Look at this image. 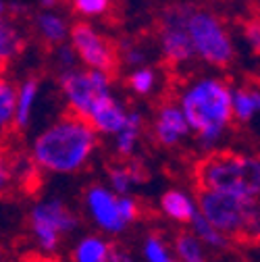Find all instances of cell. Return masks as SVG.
Masks as SVG:
<instances>
[{"label":"cell","mask_w":260,"mask_h":262,"mask_svg":"<svg viewBox=\"0 0 260 262\" xmlns=\"http://www.w3.org/2000/svg\"><path fill=\"white\" fill-rule=\"evenodd\" d=\"M17 104H19L17 88L11 81L3 79V83H0V121H3V127H7L11 121L15 123Z\"/></svg>","instance_id":"20"},{"label":"cell","mask_w":260,"mask_h":262,"mask_svg":"<svg viewBox=\"0 0 260 262\" xmlns=\"http://www.w3.org/2000/svg\"><path fill=\"white\" fill-rule=\"evenodd\" d=\"M109 179H111L113 191H115L117 195H127L129 189H132V185L136 183L129 165H125V167H113V169L109 171Z\"/></svg>","instance_id":"24"},{"label":"cell","mask_w":260,"mask_h":262,"mask_svg":"<svg viewBox=\"0 0 260 262\" xmlns=\"http://www.w3.org/2000/svg\"><path fill=\"white\" fill-rule=\"evenodd\" d=\"M3 262H11V260H3ZM13 262H15V260H13Z\"/></svg>","instance_id":"35"},{"label":"cell","mask_w":260,"mask_h":262,"mask_svg":"<svg viewBox=\"0 0 260 262\" xmlns=\"http://www.w3.org/2000/svg\"><path fill=\"white\" fill-rule=\"evenodd\" d=\"M109 262H138V260L134 256H129L125 250H121L119 246H113L111 256H109Z\"/></svg>","instance_id":"30"},{"label":"cell","mask_w":260,"mask_h":262,"mask_svg":"<svg viewBox=\"0 0 260 262\" xmlns=\"http://www.w3.org/2000/svg\"><path fill=\"white\" fill-rule=\"evenodd\" d=\"M23 42H21V36L17 34V29L11 27L7 21L0 27V52H3V64H7V60L15 54H19Z\"/></svg>","instance_id":"23"},{"label":"cell","mask_w":260,"mask_h":262,"mask_svg":"<svg viewBox=\"0 0 260 262\" xmlns=\"http://www.w3.org/2000/svg\"><path fill=\"white\" fill-rule=\"evenodd\" d=\"M258 200L252 198H240L233 193L225 191H212L204 187H196V204L198 210L231 239L244 237V231L248 227L250 214L254 210V204Z\"/></svg>","instance_id":"4"},{"label":"cell","mask_w":260,"mask_h":262,"mask_svg":"<svg viewBox=\"0 0 260 262\" xmlns=\"http://www.w3.org/2000/svg\"><path fill=\"white\" fill-rule=\"evenodd\" d=\"M119 206H121V214L127 221V225L138 219L140 208H138V202L134 198H129V195H119Z\"/></svg>","instance_id":"28"},{"label":"cell","mask_w":260,"mask_h":262,"mask_svg":"<svg viewBox=\"0 0 260 262\" xmlns=\"http://www.w3.org/2000/svg\"><path fill=\"white\" fill-rule=\"evenodd\" d=\"M244 31H246V38H248L252 50L260 54V17L250 19V21L246 23V29H244Z\"/></svg>","instance_id":"29"},{"label":"cell","mask_w":260,"mask_h":262,"mask_svg":"<svg viewBox=\"0 0 260 262\" xmlns=\"http://www.w3.org/2000/svg\"><path fill=\"white\" fill-rule=\"evenodd\" d=\"M111 75L102 69H90V71H73L67 69L60 75V88L69 100L71 111L79 113L88 119V113L92 104L98 100L100 96L109 94Z\"/></svg>","instance_id":"7"},{"label":"cell","mask_w":260,"mask_h":262,"mask_svg":"<svg viewBox=\"0 0 260 262\" xmlns=\"http://www.w3.org/2000/svg\"><path fill=\"white\" fill-rule=\"evenodd\" d=\"M71 42L79 58L92 69H102L111 77L115 75L119 60H117V50L115 46L102 38L94 27L88 23H75L71 27Z\"/></svg>","instance_id":"9"},{"label":"cell","mask_w":260,"mask_h":262,"mask_svg":"<svg viewBox=\"0 0 260 262\" xmlns=\"http://www.w3.org/2000/svg\"><path fill=\"white\" fill-rule=\"evenodd\" d=\"M23 262H60L58 258H52V256H29V258H25Z\"/></svg>","instance_id":"32"},{"label":"cell","mask_w":260,"mask_h":262,"mask_svg":"<svg viewBox=\"0 0 260 262\" xmlns=\"http://www.w3.org/2000/svg\"><path fill=\"white\" fill-rule=\"evenodd\" d=\"M127 113L111 94H104L96 100L88 113V121L100 134H119L127 123Z\"/></svg>","instance_id":"12"},{"label":"cell","mask_w":260,"mask_h":262,"mask_svg":"<svg viewBox=\"0 0 260 262\" xmlns=\"http://www.w3.org/2000/svg\"><path fill=\"white\" fill-rule=\"evenodd\" d=\"M191 13H193V9L181 5V7L169 9L162 15L160 46H162V52H165V58L171 64L185 62L198 54L196 46L191 42L189 31H187V21H189Z\"/></svg>","instance_id":"8"},{"label":"cell","mask_w":260,"mask_h":262,"mask_svg":"<svg viewBox=\"0 0 260 262\" xmlns=\"http://www.w3.org/2000/svg\"><path fill=\"white\" fill-rule=\"evenodd\" d=\"M196 187L260 198V156L233 150H212L193 167Z\"/></svg>","instance_id":"2"},{"label":"cell","mask_w":260,"mask_h":262,"mask_svg":"<svg viewBox=\"0 0 260 262\" xmlns=\"http://www.w3.org/2000/svg\"><path fill=\"white\" fill-rule=\"evenodd\" d=\"M96 148L94 125L75 111L62 115L34 142V162L52 173L79 171Z\"/></svg>","instance_id":"1"},{"label":"cell","mask_w":260,"mask_h":262,"mask_svg":"<svg viewBox=\"0 0 260 262\" xmlns=\"http://www.w3.org/2000/svg\"><path fill=\"white\" fill-rule=\"evenodd\" d=\"M85 206L90 210V216L100 229L106 233H121L127 227V221L121 214L119 195L115 191H109L102 185H92L85 193Z\"/></svg>","instance_id":"10"},{"label":"cell","mask_w":260,"mask_h":262,"mask_svg":"<svg viewBox=\"0 0 260 262\" xmlns=\"http://www.w3.org/2000/svg\"><path fill=\"white\" fill-rule=\"evenodd\" d=\"M129 85H132V90L138 94H148L154 88V71L146 69V67L134 71L132 77H129Z\"/></svg>","instance_id":"25"},{"label":"cell","mask_w":260,"mask_h":262,"mask_svg":"<svg viewBox=\"0 0 260 262\" xmlns=\"http://www.w3.org/2000/svg\"><path fill=\"white\" fill-rule=\"evenodd\" d=\"M242 242L244 244H254V246L260 244V202L254 204V210L250 214V221H248V227L244 231Z\"/></svg>","instance_id":"26"},{"label":"cell","mask_w":260,"mask_h":262,"mask_svg":"<svg viewBox=\"0 0 260 262\" xmlns=\"http://www.w3.org/2000/svg\"><path fill=\"white\" fill-rule=\"evenodd\" d=\"M29 227L40 250L44 254H50L58 248L60 235L71 233L77 229V216L60 200L52 198L48 202H40L31 208Z\"/></svg>","instance_id":"6"},{"label":"cell","mask_w":260,"mask_h":262,"mask_svg":"<svg viewBox=\"0 0 260 262\" xmlns=\"http://www.w3.org/2000/svg\"><path fill=\"white\" fill-rule=\"evenodd\" d=\"M189 123L185 119L183 108L175 104H162L154 119V138L162 146L179 144L189 131Z\"/></svg>","instance_id":"11"},{"label":"cell","mask_w":260,"mask_h":262,"mask_svg":"<svg viewBox=\"0 0 260 262\" xmlns=\"http://www.w3.org/2000/svg\"><path fill=\"white\" fill-rule=\"evenodd\" d=\"M171 262H179V260H177V258H173V260H171Z\"/></svg>","instance_id":"34"},{"label":"cell","mask_w":260,"mask_h":262,"mask_svg":"<svg viewBox=\"0 0 260 262\" xmlns=\"http://www.w3.org/2000/svg\"><path fill=\"white\" fill-rule=\"evenodd\" d=\"M38 27L40 34L48 44H62L64 38H67V25L64 21L56 15H40L38 17Z\"/></svg>","instance_id":"21"},{"label":"cell","mask_w":260,"mask_h":262,"mask_svg":"<svg viewBox=\"0 0 260 262\" xmlns=\"http://www.w3.org/2000/svg\"><path fill=\"white\" fill-rule=\"evenodd\" d=\"M142 256L146 262H171V250L167 246V242L158 237V235H150L146 237L144 246H142Z\"/></svg>","instance_id":"22"},{"label":"cell","mask_w":260,"mask_h":262,"mask_svg":"<svg viewBox=\"0 0 260 262\" xmlns=\"http://www.w3.org/2000/svg\"><path fill=\"white\" fill-rule=\"evenodd\" d=\"M181 108L200 142L212 148L233 119V92L221 79H200L181 96Z\"/></svg>","instance_id":"3"},{"label":"cell","mask_w":260,"mask_h":262,"mask_svg":"<svg viewBox=\"0 0 260 262\" xmlns=\"http://www.w3.org/2000/svg\"><path fill=\"white\" fill-rule=\"evenodd\" d=\"M38 96V79L29 77L23 81L21 90H19V104H17V117H15V127L23 129L29 123V115H31V106H34V100Z\"/></svg>","instance_id":"19"},{"label":"cell","mask_w":260,"mask_h":262,"mask_svg":"<svg viewBox=\"0 0 260 262\" xmlns=\"http://www.w3.org/2000/svg\"><path fill=\"white\" fill-rule=\"evenodd\" d=\"M73 9L81 15H100L109 9V0H73Z\"/></svg>","instance_id":"27"},{"label":"cell","mask_w":260,"mask_h":262,"mask_svg":"<svg viewBox=\"0 0 260 262\" xmlns=\"http://www.w3.org/2000/svg\"><path fill=\"white\" fill-rule=\"evenodd\" d=\"M75 48L71 50V48H67V46H62V48H58V58H60V62L64 64V67H73V62H75Z\"/></svg>","instance_id":"31"},{"label":"cell","mask_w":260,"mask_h":262,"mask_svg":"<svg viewBox=\"0 0 260 262\" xmlns=\"http://www.w3.org/2000/svg\"><path fill=\"white\" fill-rule=\"evenodd\" d=\"M187 31L202 60L214 64L219 69H225L227 64H231L233 60L231 40L214 15L204 11H193L187 21Z\"/></svg>","instance_id":"5"},{"label":"cell","mask_w":260,"mask_h":262,"mask_svg":"<svg viewBox=\"0 0 260 262\" xmlns=\"http://www.w3.org/2000/svg\"><path fill=\"white\" fill-rule=\"evenodd\" d=\"M189 227H191V231L204 242L206 248H212V250H227V248L231 246V237L225 235L221 229H216L200 210H198L196 216L191 219Z\"/></svg>","instance_id":"16"},{"label":"cell","mask_w":260,"mask_h":262,"mask_svg":"<svg viewBox=\"0 0 260 262\" xmlns=\"http://www.w3.org/2000/svg\"><path fill=\"white\" fill-rule=\"evenodd\" d=\"M40 3H42V7L50 9V7H54V5H56V0H40Z\"/></svg>","instance_id":"33"},{"label":"cell","mask_w":260,"mask_h":262,"mask_svg":"<svg viewBox=\"0 0 260 262\" xmlns=\"http://www.w3.org/2000/svg\"><path fill=\"white\" fill-rule=\"evenodd\" d=\"M160 208L177 223H191V219L198 214V204H193V200L181 189H169L162 193Z\"/></svg>","instance_id":"13"},{"label":"cell","mask_w":260,"mask_h":262,"mask_svg":"<svg viewBox=\"0 0 260 262\" xmlns=\"http://www.w3.org/2000/svg\"><path fill=\"white\" fill-rule=\"evenodd\" d=\"M256 111H260V92L254 88H237L233 92V117L250 121Z\"/></svg>","instance_id":"18"},{"label":"cell","mask_w":260,"mask_h":262,"mask_svg":"<svg viewBox=\"0 0 260 262\" xmlns=\"http://www.w3.org/2000/svg\"><path fill=\"white\" fill-rule=\"evenodd\" d=\"M113 246L98 237V235H88L81 242H77V246L73 248V262H109Z\"/></svg>","instance_id":"15"},{"label":"cell","mask_w":260,"mask_h":262,"mask_svg":"<svg viewBox=\"0 0 260 262\" xmlns=\"http://www.w3.org/2000/svg\"><path fill=\"white\" fill-rule=\"evenodd\" d=\"M140 129H142V117H140L138 113H129L125 127L117 134V144H115V148H117V154H119V156H123V158L132 156V152H134V148H136V142H138V138H140Z\"/></svg>","instance_id":"17"},{"label":"cell","mask_w":260,"mask_h":262,"mask_svg":"<svg viewBox=\"0 0 260 262\" xmlns=\"http://www.w3.org/2000/svg\"><path fill=\"white\" fill-rule=\"evenodd\" d=\"M173 252L179 262H208L206 246L193 231H181L173 239Z\"/></svg>","instance_id":"14"}]
</instances>
